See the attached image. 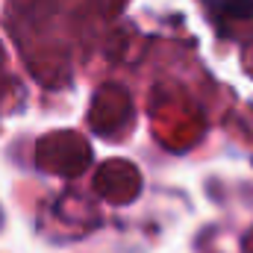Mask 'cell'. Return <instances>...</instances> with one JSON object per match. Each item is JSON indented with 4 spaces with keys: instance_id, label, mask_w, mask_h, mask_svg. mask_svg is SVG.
I'll return each mask as SVG.
<instances>
[{
    "instance_id": "1",
    "label": "cell",
    "mask_w": 253,
    "mask_h": 253,
    "mask_svg": "<svg viewBox=\"0 0 253 253\" xmlns=\"http://www.w3.org/2000/svg\"><path fill=\"white\" fill-rule=\"evenodd\" d=\"M203 3L224 18H251L253 15V0H203Z\"/></svg>"
}]
</instances>
